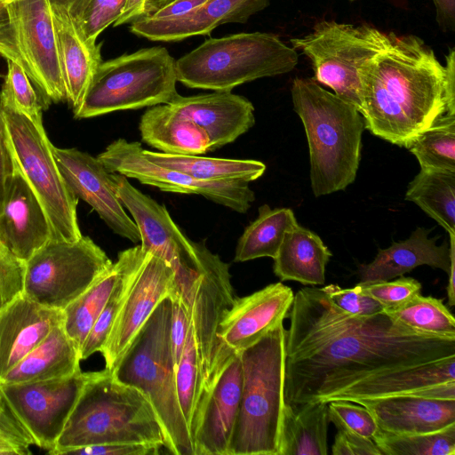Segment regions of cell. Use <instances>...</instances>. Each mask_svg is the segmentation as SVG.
<instances>
[{
    "label": "cell",
    "mask_w": 455,
    "mask_h": 455,
    "mask_svg": "<svg viewBox=\"0 0 455 455\" xmlns=\"http://www.w3.org/2000/svg\"><path fill=\"white\" fill-rule=\"evenodd\" d=\"M285 331L284 401L374 399L392 376L455 357V338L406 326L387 315L360 316L339 308L321 288L294 294Z\"/></svg>",
    "instance_id": "cell-1"
},
{
    "label": "cell",
    "mask_w": 455,
    "mask_h": 455,
    "mask_svg": "<svg viewBox=\"0 0 455 455\" xmlns=\"http://www.w3.org/2000/svg\"><path fill=\"white\" fill-rule=\"evenodd\" d=\"M445 113L444 67L419 37L387 34L363 70L361 115L373 135L409 148Z\"/></svg>",
    "instance_id": "cell-2"
},
{
    "label": "cell",
    "mask_w": 455,
    "mask_h": 455,
    "mask_svg": "<svg viewBox=\"0 0 455 455\" xmlns=\"http://www.w3.org/2000/svg\"><path fill=\"white\" fill-rule=\"evenodd\" d=\"M291 92L307 135L315 196L345 189L359 167L365 128L362 115L311 78L296 77Z\"/></svg>",
    "instance_id": "cell-3"
},
{
    "label": "cell",
    "mask_w": 455,
    "mask_h": 455,
    "mask_svg": "<svg viewBox=\"0 0 455 455\" xmlns=\"http://www.w3.org/2000/svg\"><path fill=\"white\" fill-rule=\"evenodd\" d=\"M157 443L166 448L163 427L139 389L115 379L107 369L85 383L54 448L53 455L90 444Z\"/></svg>",
    "instance_id": "cell-4"
},
{
    "label": "cell",
    "mask_w": 455,
    "mask_h": 455,
    "mask_svg": "<svg viewBox=\"0 0 455 455\" xmlns=\"http://www.w3.org/2000/svg\"><path fill=\"white\" fill-rule=\"evenodd\" d=\"M283 323L240 352L243 388L228 455H279L285 375Z\"/></svg>",
    "instance_id": "cell-5"
},
{
    "label": "cell",
    "mask_w": 455,
    "mask_h": 455,
    "mask_svg": "<svg viewBox=\"0 0 455 455\" xmlns=\"http://www.w3.org/2000/svg\"><path fill=\"white\" fill-rule=\"evenodd\" d=\"M171 315L168 296L157 305L110 372L115 379L139 389L148 399L171 453L194 455L177 395L176 366L170 340Z\"/></svg>",
    "instance_id": "cell-6"
},
{
    "label": "cell",
    "mask_w": 455,
    "mask_h": 455,
    "mask_svg": "<svg viewBox=\"0 0 455 455\" xmlns=\"http://www.w3.org/2000/svg\"><path fill=\"white\" fill-rule=\"evenodd\" d=\"M294 48L276 35L238 33L209 38L175 60L177 81L189 88L231 91L259 78L291 71L298 63Z\"/></svg>",
    "instance_id": "cell-7"
},
{
    "label": "cell",
    "mask_w": 455,
    "mask_h": 455,
    "mask_svg": "<svg viewBox=\"0 0 455 455\" xmlns=\"http://www.w3.org/2000/svg\"><path fill=\"white\" fill-rule=\"evenodd\" d=\"M175 60L165 47L154 46L98 67L76 118L167 104L176 90Z\"/></svg>",
    "instance_id": "cell-8"
},
{
    "label": "cell",
    "mask_w": 455,
    "mask_h": 455,
    "mask_svg": "<svg viewBox=\"0 0 455 455\" xmlns=\"http://www.w3.org/2000/svg\"><path fill=\"white\" fill-rule=\"evenodd\" d=\"M387 40V34L369 25L323 20L312 32L291 43L311 60L315 80L361 113L363 70L383 50Z\"/></svg>",
    "instance_id": "cell-9"
},
{
    "label": "cell",
    "mask_w": 455,
    "mask_h": 455,
    "mask_svg": "<svg viewBox=\"0 0 455 455\" xmlns=\"http://www.w3.org/2000/svg\"><path fill=\"white\" fill-rule=\"evenodd\" d=\"M0 55L23 68L44 109L67 101L49 0L6 1Z\"/></svg>",
    "instance_id": "cell-10"
},
{
    "label": "cell",
    "mask_w": 455,
    "mask_h": 455,
    "mask_svg": "<svg viewBox=\"0 0 455 455\" xmlns=\"http://www.w3.org/2000/svg\"><path fill=\"white\" fill-rule=\"evenodd\" d=\"M7 136L15 164L41 203L53 238L76 241L83 235L77 221L78 198L60 174L44 127L3 106Z\"/></svg>",
    "instance_id": "cell-11"
},
{
    "label": "cell",
    "mask_w": 455,
    "mask_h": 455,
    "mask_svg": "<svg viewBox=\"0 0 455 455\" xmlns=\"http://www.w3.org/2000/svg\"><path fill=\"white\" fill-rule=\"evenodd\" d=\"M112 265L89 236L51 239L25 262L23 295L62 311Z\"/></svg>",
    "instance_id": "cell-12"
},
{
    "label": "cell",
    "mask_w": 455,
    "mask_h": 455,
    "mask_svg": "<svg viewBox=\"0 0 455 455\" xmlns=\"http://www.w3.org/2000/svg\"><path fill=\"white\" fill-rule=\"evenodd\" d=\"M81 370L62 378L19 384H0L6 406L31 436L50 452L85 385L94 375Z\"/></svg>",
    "instance_id": "cell-13"
},
{
    "label": "cell",
    "mask_w": 455,
    "mask_h": 455,
    "mask_svg": "<svg viewBox=\"0 0 455 455\" xmlns=\"http://www.w3.org/2000/svg\"><path fill=\"white\" fill-rule=\"evenodd\" d=\"M137 141L117 139L97 158L110 173L138 180L163 191L200 195L239 213H245L255 200L254 192L245 181H205L184 172L150 162Z\"/></svg>",
    "instance_id": "cell-14"
},
{
    "label": "cell",
    "mask_w": 455,
    "mask_h": 455,
    "mask_svg": "<svg viewBox=\"0 0 455 455\" xmlns=\"http://www.w3.org/2000/svg\"><path fill=\"white\" fill-rule=\"evenodd\" d=\"M242 388V361L240 353H235L199 397L189 427L194 455H228Z\"/></svg>",
    "instance_id": "cell-15"
},
{
    "label": "cell",
    "mask_w": 455,
    "mask_h": 455,
    "mask_svg": "<svg viewBox=\"0 0 455 455\" xmlns=\"http://www.w3.org/2000/svg\"><path fill=\"white\" fill-rule=\"evenodd\" d=\"M173 285L174 271L171 266L157 254L144 251L123 306L100 351L105 359V369L112 371L157 305L170 295Z\"/></svg>",
    "instance_id": "cell-16"
},
{
    "label": "cell",
    "mask_w": 455,
    "mask_h": 455,
    "mask_svg": "<svg viewBox=\"0 0 455 455\" xmlns=\"http://www.w3.org/2000/svg\"><path fill=\"white\" fill-rule=\"evenodd\" d=\"M52 153L70 191L92 206L114 233L133 243L140 242L139 228L125 212L116 194L111 173L100 161L76 148L52 146Z\"/></svg>",
    "instance_id": "cell-17"
},
{
    "label": "cell",
    "mask_w": 455,
    "mask_h": 455,
    "mask_svg": "<svg viewBox=\"0 0 455 455\" xmlns=\"http://www.w3.org/2000/svg\"><path fill=\"white\" fill-rule=\"evenodd\" d=\"M293 299L292 290L281 282L235 298L218 329L223 347L235 354L256 343L289 316Z\"/></svg>",
    "instance_id": "cell-18"
},
{
    "label": "cell",
    "mask_w": 455,
    "mask_h": 455,
    "mask_svg": "<svg viewBox=\"0 0 455 455\" xmlns=\"http://www.w3.org/2000/svg\"><path fill=\"white\" fill-rule=\"evenodd\" d=\"M52 238L48 217L15 164L0 204V243L26 262Z\"/></svg>",
    "instance_id": "cell-19"
},
{
    "label": "cell",
    "mask_w": 455,
    "mask_h": 455,
    "mask_svg": "<svg viewBox=\"0 0 455 455\" xmlns=\"http://www.w3.org/2000/svg\"><path fill=\"white\" fill-rule=\"evenodd\" d=\"M270 0H207L193 12L172 20L145 18L130 24V31L151 41H180L210 34L227 23H245L269 5Z\"/></svg>",
    "instance_id": "cell-20"
},
{
    "label": "cell",
    "mask_w": 455,
    "mask_h": 455,
    "mask_svg": "<svg viewBox=\"0 0 455 455\" xmlns=\"http://www.w3.org/2000/svg\"><path fill=\"white\" fill-rule=\"evenodd\" d=\"M167 104L207 133L211 151L233 142L255 123L252 103L231 91L188 97L178 94Z\"/></svg>",
    "instance_id": "cell-21"
},
{
    "label": "cell",
    "mask_w": 455,
    "mask_h": 455,
    "mask_svg": "<svg viewBox=\"0 0 455 455\" xmlns=\"http://www.w3.org/2000/svg\"><path fill=\"white\" fill-rule=\"evenodd\" d=\"M380 430L413 435L443 430L455 425V399L392 395L363 401Z\"/></svg>",
    "instance_id": "cell-22"
},
{
    "label": "cell",
    "mask_w": 455,
    "mask_h": 455,
    "mask_svg": "<svg viewBox=\"0 0 455 455\" xmlns=\"http://www.w3.org/2000/svg\"><path fill=\"white\" fill-rule=\"evenodd\" d=\"M61 310L41 306L25 295L0 311V380L62 323Z\"/></svg>",
    "instance_id": "cell-23"
},
{
    "label": "cell",
    "mask_w": 455,
    "mask_h": 455,
    "mask_svg": "<svg viewBox=\"0 0 455 455\" xmlns=\"http://www.w3.org/2000/svg\"><path fill=\"white\" fill-rule=\"evenodd\" d=\"M428 234V229L418 228L406 240L379 249L371 263L359 267L360 283L392 280L422 265L449 274L455 262V235H449V243L437 245L436 238H429Z\"/></svg>",
    "instance_id": "cell-24"
},
{
    "label": "cell",
    "mask_w": 455,
    "mask_h": 455,
    "mask_svg": "<svg viewBox=\"0 0 455 455\" xmlns=\"http://www.w3.org/2000/svg\"><path fill=\"white\" fill-rule=\"evenodd\" d=\"M51 8L67 102L75 114L102 62V44L87 41L66 10L53 5Z\"/></svg>",
    "instance_id": "cell-25"
},
{
    "label": "cell",
    "mask_w": 455,
    "mask_h": 455,
    "mask_svg": "<svg viewBox=\"0 0 455 455\" xmlns=\"http://www.w3.org/2000/svg\"><path fill=\"white\" fill-rule=\"evenodd\" d=\"M139 129L142 140L163 153L199 156L211 151L207 133L168 104L146 110Z\"/></svg>",
    "instance_id": "cell-26"
},
{
    "label": "cell",
    "mask_w": 455,
    "mask_h": 455,
    "mask_svg": "<svg viewBox=\"0 0 455 455\" xmlns=\"http://www.w3.org/2000/svg\"><path fill=\"white\" fill-rule=\"evenodd\" d=\"M80 352L62 323L12 368L0 384H19L69 376L80 370Z\"/></svg>",
    "instance_id": "cell-27"
},
{
    "label": "cell",
    "mask_w": 455,
    "mask_h": 455,
    "mask_svg": "<svg viewBox=\"0 0 455 455\" xmlns=\"http://www.w3.org/2000/svg\"><path fill=\"white\" fill-rule=\"evenodd\" d=\"M331 257V251L320 236L297 224L284 235L274 259V273L281 281L322 285Z\"/></svg>",
    "instance_id": "cell-28"
},
{
    "label": "cell",
    "mask_w": 455,
    "mask_h": 455,
    "mask_svg": "<svg viewBox=\"0 0 455 455\" xmlns=\"http://www.w3.org/2000/svg\"><path fill=\"white\" fill-rule=\"evenodd\" d=\"M328 421V403H285L279 455H326Z\"/></svg>",
    "instance_id": "cell-29"
},
{
    "label": "cell",
    "mask_w": 455,
    "mask_h": 455,
    "mask_svg": "<svg viewBox=\"0 0 455 455\" xmlns=\"http://www.w3.org/2000/svg\"><path fill=\"white\" fill-rule=\"evenodd\" d=\"M150 162L205 181H253L263 175L266 165L250 159L204 157L142 150Z\"/></svg>",
    "instance_id": "cell-30"
},
{
    "label": "cell",
    "mask_w": 455,
    "mask_h": 455,
    "mask_svg": "<svg viewBox=\"0 0 455 455\" xmlns=\"http://www.w3.org/2000/svg\"><path fill=\"white\" fill-rule=\"evenodd\" d=\"M405 199L417 204L449 235H455V172L420 168L408 186Z\"/></svg>",
    "instance_id": "cell-31"
},
{
    "label": "cell",
    "mask_w": 455,
    "mask_h": 455,
    "mask_svg": "<svg viewBox=\"0 0 455 455\" xmlns=\"http://www.w3.org/2000/svg\"><path fill=\"white\" fill-rule=\"evenodd\" d=\"M298 224L290 208H259L258 218L243 231L235 249V261L243 262L259 258H275L284 235Z\"/></svg>",
    "instance_id": "cell-32"
},
{
    "label": "cell",
    "mask_w": 455,
    "mask_h": 455,
    "mask_svg": "<svg viewBox=\"0 0 455 455\" xmlns=\"http://www.w3.org/2000/svg\"><path fill=\"white\" fill-rule=\"evenodd\" d=\"M143 254L144 251L140 245L119 252L117 261L116 262L118 268L116 283L82 346L80 350L81 360H84L92 354L101 351L115 319L123 306Z\"/></svg>",
    "instance_id": "cell-33"
},
{
    "label": "cell",
    "mask_w": 455,
    "mask_h": 455,
    "mask_svg": "<svg viewBox=\"0 0 455 455\" xmlns=\"http://www.w3.org/2000/svg\"><path fill=\"white\" fill-rule=\"evenodd\" d=\"M117 276L118 268L116 264L113 263L107 271L62 310V326L79 352L107 303Z\"/></svg>",
    "instance_id": "cell-34"
},
{
    "label": "cell",
    "mask_w": 455,
    "mask_h": 455,
    "mask_svg": "<svg viewBox=\"0 0 455 455\" xmlns=\"http://www.w3.org/2000/svg\"><path fill=\"white\" fill-rule=\"evenodd\" d=\"M423 169L455 172V115L444 113L408 148Z\"/></svg>",
    "instance_id": "cell-35"
},
{
    "label": "cell",
    "mask_w": 455,
    "mask_h": 455,
    "mask_svg": "<svg viewBox=\"0 0 455 455\" xmlns=\"http://www.w3.org/2000/svg\"><path fill=\"white\" fill-rule=\"evenodd\" d=\"M395 321L436 336L455 338V319L442 299L415 295L405 303L384 310Z\"/></svg>",
    "instance_id": "cell-36"
},
{
    "label": "cell",
    "mask_w": 455,
    "mask_h": 455,
    "mask_svg": "<svg viewBox=\"0 0 455 455\" xmlns=\"http://www.w3.org/2000/svg\"><path fill=\"white\" fill-rule=\"evenodd\" d=\"M372 440L383 455H455V425L413 435L392 434L378 428Z\"/></svg>",
    "instance_id": "cell-37"
},
{
    "label": "cell",
    "mask_w": 455,
    "mask_h": 455,
    "mask_svg": "<svg viewBox=\"0 0 455 455\" xmlns=\"http://www.w3.org/2000/svg\"><path fill=\"white\" fill-rule=\"evenodd\" d=\"M176 388L180 409L189 430L203 390V379L192 320L184 350L176 369Z\"/></svg>",
    "instance_id": "cell-38"
},
{
    "label": "cell",
    "mask_w": 455,
    "mask_h": 455,
    "mask_svg": "<svg viewBox=\"0 0 455 455\" xmlns=\"http://www.w3.org/2000/svg\"><path fill=\"white\" fill-rule=\"evenodd\" d=\"M7 61V72L0 91L4 107L12 108L44 127V105L26 72L12 60Z\"/></svg>",
    "instance_id": "cell-39"
},
{
    "label": "cell",
    "mask_w": 455,
    "mask_h": 455,
    "mask_svg": "<svg viewBox=\"0 0 455 455\" xmlns=\"http://www.w3.org/2000/svg\"><path fill=\"white\" fill-rule=\"evenodd\" d=\"M125 3L126 0H90L76 21L84 37L96 43L100 34L119 18Z\"/></svg>",
    "instance_id": "cell-40"
},
{
    "label": "cell",
    "mask_w": 455,
    "mask_h": 455,
    "mask_svg": "<svg viewBox=\"0 0 455 455\" xmlns=\"http://www.w3.org/2000/svg\"><path fill=\"white\" fill-rule=\"evenodd\" d=\"M328 419L337 429L349 430L371 439L379 428L367 408L349 401L329 402Z\"/></svg>",
    "instance_id": "cell-41"
},
{
    "label": "cell",
    "mask_w": 455,
    "mask_h": 455,
    "mask_svg": "<svg viewBox=\"0 0 455 455\" xmlns=\"http://www.w3.org/2000/svg\"><path fill=\"white\" fill-rule=\"evenodd\" d=\"M362 291L378 300L385 309L396 307L420 293L421 284L416 279L403 277L374 283H359Z\"/></svg>",
    "instance_id": "cell-42"
},
{
    "label": "cell",
    "mask_w": 455,
    "mask_h": 455,
    "mask_svg": "<svg viewBox=\"0 0 455 455\" xmlns=\"http://www.w3.org/2000/svg\"><path fill=\"white\" fill-rule=\"evenodd\" d=\"M25 262L0 243V311L23 294Z\"/></svg>",
    "instance_id": "cell-43"
},
{
    "label": "cell",
    "mask_w": 455,
    "mask_h": 455,
    "mask_svg": "<svg viewBox=\"0 0 455 455\" xmlns=\"http://www.w3.org/2000/svg\"><path fill=\"white\" fill-rule=\"evenodd\" d=\"M321 289L339 308L347 314L369 316L384 311L383 306L371 296L363 293L358 284L343 289L331 283Z\"/></svg>",
    "instance_id": "cell-44"
},
{
    "label": "cell",
    "mask_w": 455,
    "mask_h": 455,
    "mask_svg": "<svg viewBox=\"0 0 455 455\" xmlns=\"http://www.w3.org/2000/svg\"><path fill=\"white\" fill-rule=\"evenodd\" d=\"M32 444L31 436L5 404L0 411V454L28 455Z\"/></svg>",
    "instance_id": "cell-45"
},
{
    "label": "cell",
    "mask_w": 455,
    "mask_h": 455,
    "mask_svg": "<svg viewBox=\"0 0 455 455\" xmlns=\"http://www.w3.org/2000/svg\"><path fill=\"white\" fill-rule=\"evenodd\" d=\"M169 297L172 302L170 330L171 349L177 369L186 344L188 331L191 323V314L179 293L171 291Z\"/></svg>",
    "instance_id": "cell-46"
},
{
    "label": "cell",
    "mask_w": 455,
    "mask_h": 455,
    "mask_svg": "<svg viewBox=\"0 0 455 455\" xmlns=\"http://www.w3.org/2000/svg\"><path fill=\"white\" fill-rule=\"evenodd\" d=\"M164 447L157 443H108L90 444L70 451L68 454L76 455H156Z\"/></svg>",
    "instance_id": "cell-47"
},
{
    "label": "cell",
    "mask_w": 455,
    "mask_h": 455,
    "mask_svg": "<svg viewBox=\"0 0 455 455\" xmlns=\"http://www.w3.org/2000/svg\"><path fill=\"white\" fill-rule=\"evenodd\" d=\"M331 453L333 455H383L371 438L345 429H338Z\"/></svg>",
    "instance_id": "cell-48"
},
{
    "label": "cell",
    "mask_w": 455,
    "mask_h": 455,
    "mask_svg": "<svg viewBox=\"0 0 455 455\" xmlns=\"http://www.w3.org/2000/svg\"><path fill=\"white\" fill-rule=\"evenodd\" d=\"M173 0H126L123 12L114 27L132 24L153 16L157 11Z\"/></svg>",
    "instance_id": "cell-49"
},
{
    "label": "cell",
    "mask_w": 455,
    "mask_h": 455,
    "mask_svg": "<svg viewBox=\"0 0 455 455\" xmlns=\"http://www.w3.org/2000/svg\"><path fill=\"white\" fill-rule=\"evenodd\" d=\"M15 162L11 150L0 97V204L14 172Z\"/></svg>",
    "instance_id": "cell-50"
},
{
    "label": "cell",
    "mask_w": 455,
    "mask_h": 455,
    "mask_svg": "<svg viewBox=\"0 0 455 455\" xmlns=\"http://www.w3.org/2000/svg\"><path fill=\"white\" fill-rule=\"evenodd\" d=\"M444 100L445 113L455 115V51L451 49L445 56Z\"/></svg>",
    "instance_id": "cell-51"
},
{
    "label": "cell",
    "mask_w": 455,
    "mask_h": 455,
    "mask_svg": "<svg viewBox=\"0 0 455 455\" xmlns=\"http://www.w3.org/2000/svg\"><path fill=\"white\" fill-rule=\"evenodd\" d=\"M206 1L207 0H173L149 18L156 20H172L180 18L193 12Z\"/></svg>",
    "instance_id": "cell-52"
},
{
    "label": "cell",
    "mask_w": 455,
    "mask_h": 455,
    "mask_svg": "<svg viewBox=\"0 0 455 455\" xmlns=\"http://www.w3.org/2000/svg\"><path fill=\"white\" fill-rule=\"evenodd\" d=\"M436 12V21L443 31L455 28V0H433Z\"/></svg>",
    "instance_id": "cell-53"
},
{
    "label": "cell",
    "mask_w": 455,
    "mask_h": 455,
    "mask_svg": "<svg viewBox=\"0 0 455 455\" xmlns=\"http://www.w3.org/2000/svg\"><path fill=\"white\" fill-rule=\"evenodd\" d=\"M90 0H49L51 5L66 10L76 21Z\"/></svg>",
    "instance_id": "cell-54"
},
{
    "label": "cell",
    "mask_w": 455,
    "mask_h": 455,
    "mask_svg": "<svg viewBox=\"0 0 455 455\" xmlns=\"http://www.w3.org/2000/svg\"><path fill=\"white\" fill-rule=\"evenodd\" d=\"M4 405H5V403H4L2 395H0V411L4 409Z\"/></svg>",
    "instance_id": "cell-55"
},
{
    "label": "cell",
    "mask_w": 455,
    "mask_h": 455,
    "mask_svg": "<svg viewBox=\"0 0 455 455\" xmlns=\"http://www.w3.org/2000/svg\"><path fill=\"white\" fill-rule=\"evenodd\" d=\"M4 1H8V0H0V2H4Z\"/></svg>",
    "instance_id": "cell-56"
}]
</instances>
